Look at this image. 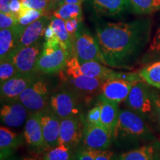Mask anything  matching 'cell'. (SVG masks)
Returning a JSON list of instances; mask_svg holds the SVG:
<instances>
[{"mask_svg":"<svg viewBox=\"0 0 160 160\" xmlns=\"http://www.w3.org/2000/svg\"><path fill=\"white\" fill-rule=\"evenodd\" d=\"M139 75L146 83L160 89V60L145 66L140 71Z\"/></svg>","mask_w":160,"mask_h":160,"instance_id":"cell-25","label":"cell"},{"mask_svg":"<svg viewBox=\"0 0 160 160\" xmlns=\"http://www.w3.org/2000/svg\"></svg>","mask_w":160,"mask_h":160,"instance_id":"cell-45","label":"cell"},{"mask_svg":"<svg viewBox=\"0 0 160 160\" xmlns=\"http://www.w3.org/2000/svg\"><path fill=\"white\" fill-rule=\"evenodd\" d=\"M21 2L25 7L37 10L48 13L51 10H53V5L51 0H20Z\"/></svg>","mask_w":160,"mask_h":160,"instance_id":"cell-32","label":"cell"},{"mask_svg":"<svg viewBox=\"0 0 160 160\" xmlns=\"http://www.w3.org/2000/svg\"><path fill=\"white\" fill-rule=\"evenodd\" d=\"M160 60V25L150 42L148 50L142 58L143 62Z\"/></svg>","mask_w":160,"mask_h":160,"instance_id":"cell-30","label":"cell"},{"mask_svg":"<svg viewBox=\"0 0 160 160\" xmlns=\"http://www.w3.org/2000/svg\"><path fill=\"white\" fill-rule=\"evenodd\" d=\"M22 5V3L21 2L20 0H11V2H10V11H11V13L17 16L18 13L21 11Z\"/></svg>","mask_w":160,"mask_h":160,"instance_id":"cell-38","label":"cell"},{"mask_svg":"<svg viewBox=\"0 0 160 160\" xmlns=\"http://www.w3.org/2000/svg\"><path fill=\"white\" fill-rule=\"evenodd\" d=\"M79 71L88 77L99 78L105 80L110 79L116 72L108 68L107 65L97 61H90L80 64Z\"/></svg>","mask_w":160,"mask_h":160,"instance_id":"cell-23","label":"cell"},{"mask_svg":"<svg viewBox=\"0 0 160 160\" xmlns=\"http://www.w3.org/2000/svg\"><path fill=\"white\" fill-rule=\"evenodd\" d=\"M74 157L76 160H95V150L82 145L78 148Z\"/></svg>","mask_w":160,"mask_h":160,"instance_id":"cell-35","label":"cell"},{"mask_svg":"<svg viewBox=\"0 0 160 160\" xmlns=\"http://www.w3.org/2000/svg\"><path fill=\"white\" fill-rule=\"evenodd\" d=\"M154 139L153 131L145 118L130 109L119 111L113 131V141L117 145L127 146Z\"/></svg>","mask_w":160,"mask_h":160,"instance_id":"cell-2","label":"cell"},{"mask_svg":"<svg viewBox=\"0 0 160 160\" xmlns=\"http://www.w3.org/2000/svg\"><path fill=\"white\" fill-rule=\"evenodd\" d=\"M48 106L61 119L78 116L80 111L79 95L73 90H59L51 95Z\"/></svg>","mask_w":160,"mask_h":160,"instance_id":"cell-7","label":"cell"},{"mask_svg":"<svg viewBox=\"0 0 160 160\" xmlns=\"http://www.w3.org/2000/svg\"><path fill=\"white\" fill-rule=\"evenodd\" d=\"M51 1L54 10L62 5L63 4H65V0H51Z\"/></svg>","mask_w":160,"mask_h":160,"instance_id":"cell-40","label":"cell"},{"mask_svg":"<svg viewBox=\"0 0 160 160\" xmlns=\"http://www.w3.org/2000/svg\"><path fill=\"white\" fill-rule=\"evenodd\" d=\"M42 133L48 150L59 144L61 119L51 111L49 106L40 111Z\"/></svg>","mask_w":160,"mask_h":160,"instance_id":"cell-15","label":"cell"},{"mask_svg":"<svg viewBox=\"0 0 160 160\" xmlns=\"http://www.w3.org/2000/svg\"><path fill=\"white\" fill-rule=\"evenodd\" d=\"M50 97L48 82L38 78L22 93L18 100L25 105L29 113H37L48 107Z\"/></svg>","mask_w":160,"mask_h":160,"instance_id":"cell-6","label":"cell"},{"mask_svg":"<svg viewBox=\"0 0 160 160\" xmlns=\"http://www.w3.org/2000/svg\"><path fill=\"white\" fill-rule=\"evenodd\" d=\"M0 160H23V159H19V158L15 157V156H13V154H12L11 156H9L8 157L4 158V159H0Z\"/></svg>","mask_w":160,"mask_h":160,"instance_id":"cell-41","label":"cell"},{"mask_svg":"<svg viewBox=\"0 0 160 160\" xmlns=\"http://www.w3.org/2000/svg\"><path fill=\"white\" fill-rule=\"evenodd\" d=\"M152 98L154 105L156 120L158 122L160 127V94L155 91H152Z\"/></svg>","mask_w":160,"mask_h":160,"instance_id":"cell-37","label":"cell"},{"mask_svg":"<svg viewBox=\"0 0 160 160\" xmlns=\"http://www.w3.org/2000/svg\"><path fill=\"white\" fill-rule=\"evenodd\" d=\"M71 160H76V159H75V157H74V158H73V159H71Z\"/></svg>","mask_w":160,"mask_h":160,"instance_id":"cell-43","label":"cell"},{"mask_svg":"<svg viewBox=\"0 0 160 160\" xmlns=\"http://www.w3.org/2000/svg\"><path fill=\"white\" fill-rule=\"evenodd\" d=\"M51 25L54 30L56 36L59 39L60 44L64 48V49L68 53L70 58L74 56L73 52V45L72 43L71 38L68 33L65 27V22L64 20L59 19L55 17H51Z\"/></svg>","mask_w":160,"mask_h":160,"instance_id":"cell-24","label":"cell"},{"mask_svg":"<svg viewBox=\"0 0 160 160\" xmlns=\"http://www.w3.org/2000/svg\"><path fill=\"white\" fill-rule=\"evenodd\" d=\"M125 102L130 110L145 119H156L152 91L142 80L133 84Z\"/></svg>","mask_w":160,"mask_h":160,"instance_id":"cell-4","label":"cell"},{"mask_svg":"<svg viewBox=\"0 0 160 160\" xmlns=\"http://www.w3.org/2000/svg\"><path fill=\"white\" fill-rule=\"evenodd\" d=\"M84 1V0H82V2H83Z\"/></svg>","mask_w":160,"mask_h":160,"instance_id":"cell-44","label":"cell"},{"mask_svg":"<svg viewBox=\"0 0 160 160\" xmlns=\"http://www.w3.org/2000/svg\"><path fill=\"white\" fill-rule=\"evenodd\" d=\"M91 3L98 16L114 17L130 9L128 0H91Z\"/></svg>","mask_w":160,"mask_h":160,"instance_id":"cell-19","label":"cell"},{"mask_svg":"<svg viewBox=\"0 0 160 160\" xmlns=\"http://www.w3.org/2000/svg\"><path fill=\"white\" fill-rule=\"evenodd\" d=\"M24 29L17 25L11 28L0 30V60L9 57L13 53Z\"/></svg>","mask_w":160,"mask_h":160,"instance_id":"cell-18","label":"cell"},{"mask_svg":"<svg viewBox=\"0 0 160 160\" xmlns=\"http://www.w3.org/2000/svg\"><path fill=\"white\" fill-rule=\"evenodd\" d=\"M70 57L58 38L46 40L38 58L36 71L43 74H53L65 68Z\"/></svg>","mask_w":160,"mask_h":160,"instance_id":"cell-3","label":"cell"},{"mask_svg":"<svg viewBox=\"0 0 160 160\" xmlns=\"http://www.w3.org/2000/svg\"><path fill=\"white\" fill-rule=\"evenodd\" d=\"M18 73L17 68L12 61L11 57L0 60V83L15 77Z\"/></svg>","mask_w":160,"mask_h":160,"instance_id":"cell-31","label":"cell"},{"mask_svg":"<svg viewBox=\"0 0 160 160\" xmlns=\"http://www.w3.org/2000/svg\"><path fill=\"white\" fill-rule=\"evenodd\" d=\"M83 145L92 150H105L111 145L113 133L103 125L85 122L83 131Z\"/></svg>","mask_w":160,"mask_h":160,"instance_id":"cell-10","label":"cell"},{"mask_svg":"<svg viewBox=\"0 0 160 160\" xmlns=\"http://www.w3.org/2000/svg\"><path fill=\"white\" fill-rule=\"evenodd\" d=\"M130 9L136 14L147 15L160 11V0H128Z\"/></svg>","mask_w":160,"mask_h":160,"instance_id":"cell-26","label":"cell"},{"mask_svg":"<svg viewBox=\"0 0 160 160\" xmlns=\"http://www.w3.org/2000/svg\"><path fill=\"white\" fill-rule=\"evenodd\" d=\"M119 160H160V140L141 145L119 156Z\"/></svg>","mask_w":160,"mask_h":160,"instance_id":"cell-17","label":"cell"},{"mask_svg":"<svg viewBox=\"0 0 160 160\" xmlns=\"http://www.w3.org/2000/svg\"><path fill=\"white\" fill-rule=\"evenodd\" d=\"M101 105V124L113 133L119 115V104L100 98Z\"/></svg>","mask_w":160,"mask_h":160,"instance_id":"cell-21","label":"cell"},{"mask_svg":"<svg viewBox=\"0 0 160 160\" xmlns=\"http://www.w3.org/2000/svg\"><path fill=\"white\" fill-rule=\"evenodd\" d=\"M152 25L151 18L97 24L96 37L105 65L130 68L151 42Z\"/></svg>","mask_w":160,"mask_h":160,"instance_id":"cell-1","label":"cell"},{"mask_svg":"<svg viewBox=\"0 0 160 160\" xmlns=\"http://www.w3.org/2000/svg\"><path fill=\"white\" fill-rule=\"evenodd\" d=\"M24 135L18 134L5 126L0 128V159L13 154L15 149L24 142Z\"/></svg>","mask_w":160,"mask_h":160,"instance_id":"cell-20","label":"cell"},{"mask_svg":"<svg viewBox=\"0 0 160 160\" xmlns=\"http://www.w3.org/2000/svg\"><path fill=\"white\" fill-rule=\"evenodd\" d=\"M71 147L64 144H59L55 147L47 150L43 160H71L74 158Z\"/></svg>","mask_w":160,"mask_h":160,"instance_id":"cell-28","label":"cell"},{"mask_svg":"<svg viewBox=\"0 0 160 160\" xmlns=\"http://www.w3.org/2000/svg\"><path fill=\"white\" fill-rule=\"evenodd\" d=\"M95 160H119V157L108 149L95 150Z\"/></svg>","mask_w":160,"mask_h":160,"instance_id":"cell-36","label":"cell"},{"mask_svg":"<svg viewBox=\"0 0 160 160\" xmlns=\"http://www.w3.org/2000/svg\"><path fill=\"white\" fill-rule=\"evenodd\" d=\"M23 135L27 145L32 149L39 152L47 151L48 148L43 137L40 112L29 113Z\"/></svg>","mask_w":160,"mask_h":160,"instance_id":"cell-12","label":"cell"},{"mask_svg":"<svg viewBox=\"0 0 160 160\" xmlns=\"http://www.w3.org/2000/svg\"><path fill=\"white\" fill-rule=\"evenodd\" d=\"M134 83L121 79L105 80L102 85L99 97L119 104L125 102Z\"/></svg>","mask_w":160,"mask_h":160,"instance_id":"cell-13","label":"cell"},{"mask_svg":"<svg viewBox=\"0 0 160 160\" xmlns=\"http://www.w3.org/2000/svg\"><path fill=\"white\" fill-rule=\"evenodd\" d=\"M45 12L37 11V10L31 9L29 8L25 7L22 5L21 11L18 13V25L21 26L22 28H25L30 24L33 23L36 20L39 19L40 17H42L43 15L46 14Z\"/></svg>","mask_w":160,"mask_h":160,"instance_id":"cell-29","label":"cell"},{"mask_svg":"<svg viewBox=\"0 0 160 160\" xmlns=\"http://www.w3.org/2000/svg\"><path fill=\"white\" fill-rule=\"evenodd\" d=\"M53 16L64 21L72 19H82V5L65 3L53 11Z\"/></svg>","mask_w":160,"mask_h":160,"instance_id":"cell-27","label":"cell"},{"mask_svg":"<svg viewBox=\"0 0 160 160\" xmlns=\"http://www.w3.org/2000/svg\"><path fill=\"white\" fill-rule=\"evenodd\" d=\"M69 83L74 88L75 90L85 93H93L100 90L104 82L103 79L90 77L80 73L74 77H67Z\"/></svg>","mask_w":160,"mask_h":160,"instance_id":"cell-22","label":"cell"},{"mask_svg":"<svg viewBox=\"0 0 160 160\" xmlns=\"http://www.w3.org/2000/svg\"><path fill=\"white\" fill-rule=\"evenodd\" d=\"M28 113V110L19 100L5 102L0 111L1 122L8 127H19L27 120Z\"/></svg>","mask_w":160,"mask_h":160,"instance_id":"cell-14","label":"cell"},{"mask_svg":"<svg viewBox=\"0 0 160 160\" xmlns=\"http://www.w3.org/2000/svg\"><path fill=\"white\" fill-rule=\"evenodd\" d=\"M10 2L11 0H0V9L2 13H12L10 11Z\"/></svg>","mask_w":160,"mask_h":160,"instance_id":"cell-39","label":"cell"},{"mask_svg":"<svg viewBox=\"0 0 160 160\" xmlns=\"http://www.w3.org/2000/svg\"><path fill=\"white\" fill-rule=\"evenodd\" d=\"M23 160H37L36 158H33V157H25L22 159Z\"/></svg>","mask_w":160,"mask_h":160,"instance_id":"cell-42","label":"cell"},{"mask_svg":"<svg viewBox=\"0 0 160 160\" xmlns=\"http://www.w3.org/2000/svg\"><path fill=\"white\" fill-rule=\"evenodd\" d=\"M51 17L48 13L25 28L19 38V42L14 51L33 45L44 37V33L48 25L51 22Z\"/></svg>","mask_w":160,"mask_h":160,"instance_id":"cell-16","label":"cell"},{"mask_svg":"<svg viewBox=\"0 0 160 160\" xmlns=\"http://www.w3.org/2000/svg\"><path fill=\"white\" fill-rule=\"evenodd\" d=\"M84 127L85 124L78 116L62 119L59 144H64L73 149L76 148L83 137Z\"/></svg>","mask_w":160,"mask_h":160,"instance_id":"cell-11","label":"cell"},{"mask_svg":"<svg viewBox=\"0 0 160 160\" xmlns=\"http://www.w3.org/2000/svg\"><path fill=\"white\" fill-rule=\"evenodd\" d=\"M100 119H101V105L99 103V105L90 109L88 112L87 117H86V122L92 124V125H102Z\"/></svg>","mask_w":160,"mask_h":160,"instance_id":"cell-34","label":"cell"},{"mask_svg":"<svg viewBox=\"0 0 160 160\" xmlns=\"http://www.w3.org/2000/svg\"><path fill=\"white\" fill-rule=\"evenodd\" d=\"M37 73H18L5 82L1 83L0 93L2 102L16 101L19 99L22 93L38 79Z\"/></svg>","mask_w":160,"mask_h":160,"instance_id":"cell-9","label":"cell"},{"mask_svg":"<svg viewBox=\"0 0 160 160\" xmlns=\"http://www.w3.org/2000/svg\"><path fill=\"white\" fill-rule=\"evenodd\" d=\"M42 47L43 45L39 40L33 45L17 50L11 53L10 57L17 68L18 73L24 74L37 73L36 65Z\"/></svg>","mask_w":160,"mask_h":160,"instance_id":"cell-8","label":"cell"},{"mask_svg":"<svg viewBox=\"0 0 160 160\" xmlns=\"http://www.w3.org/2000/svg\"><path fill=\"white\" fill-rule=\"evenodd\" d=\"M73 52L80 64L90 61H97L105 65L97 37L92 36L82 26H80L76 34Z\"/></svg>","mask_w":160,"mask_h":160,"instance_id":"cell-5","label":"cell"},{"mask_svg":"<svg viewBox=\"0 0 160 160\" xmlns=\"http://www.w3.org/2000/svg\"><path fill=\"white\" fill-rule=\"evenodd\" d=\"M17 25V16L13 13H0V30L11 28Z\"/></svg>","mask_w":160,"mask_h":160,"instance_id":"cell-33","label":"cell"}]
</instances>
